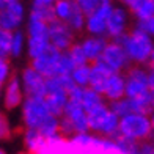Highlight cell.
I'll return each mask as SVG.
<instances>
[{
  "instance_id": "17",
  "label": "cell",
  "mask_w": 154,
  "mask_h": 154,
  "mask_svg": "<svg viewBox=\"0 0 154 154\" xmlns=\"http://www.w3.org/2000/svg\"><path fill=\"white\" fill-rule=\"evenodd\" d=\"M121 3L137 20L154 16V0H121Z\"/></svg>"
},
{
  "instance_id": "28",
  "label": "cell",
  "mask_w": 154,
  "mask_h": 154,
  "mask_svg": "<svg viewBox=\"0 0 154 154\" xmlns=\"http://www.w3.org/2000/svg\"><path fill=\"white\" fill-rule=\"evenodd\" d=\"M10 77H11V66L8 60H0V94L3 91L5 83L10 80Z\"/></svg>"
},
{
  "instance_id": "23",
  "label": "cell",
  "mask_w": 154,
  "mask_h": 154,
  "mask_svg": "<svg viewBox=\"0 0 154 154\" xmlns=\"http://www.w3.org/2000/svg\"><path fill=\"white\" fill-rule=\"evenodd\" d=\"M90 75H91V65H82V66H74L71 79L75 87L87 88L90 87Z\"/></svg>"
},
{
  "instance_id": "36",
  "label": "cell",
  "mask_w": 154,
  "mask_h": 154,
  "mask_svg": "<svg viewBox=\"0 0 154 154\" xmlns=\"http://www.w3.org/2000/svg\"><path fill=\"white\" fill-rule=\"evenodd\" d=\"M8 57H10V54L5 52L3 49H0V60H8Z\"/></svg>"
},
{
  "instance_id": "9",
  "label": "cell",
  "mask_w": 154,
  "mask_h": 154,
  "mask_svg": "<svg viewBox=\"0 0 154 154\" xmlns=\"http://www.w3.org/2000/svg\"><path fill=\"white\" fill-rule=\"evenodd\" d=\"M115 5H102L90 13L87 16V24H85V32L90 36H106L107 38V22L109 17L113 11Z\"/></svg>"
},
{
  "instance_id": "25",
  "label": "cell",
  "mask_w": 154,
  "mask_h": 154,
  "mask_svg": "<svg viewBox=\"0 0 154 154\" xmlns=\"http://www.w3.org/2000/svg\"><path fill=\"white\" fill-rule=\"evenodd\" d=\"M24 51H27V35L20 30L13 32L11 46H10V57H20Z\"/></svg>"
},
{
  "instance_id": "11",
  "label": "cell",
  "mask_w": 154,
  "mask_h": 154,
  "mask_svg": "<svg viewBox=\"0 0 154 154\" xmlns=\"http://www.w3.org/2000/svg\"><path fill=\"white\" fill-rule=\"evenodd\" d=\"M75 33L69 29L65 22L60 20H52L49 24V39H51V46L55 47L60 52H68L72 47Z\"/></svg>"
},
{
  "instance_id": "20",
  "label": "cell",
  "mask_w": 154,
  "mask_h": 154,
  "mask_svg": "<svg viewBox=\"0 0 154 154\" xmlns=\"http://www.w3.org/2000/svg\"><path fill=\"white\" fill-rule=\"evenodd\" d=\"M104 104H109L106 99H104V96L101 93L94 91L93 88H83V93H82V99H80V106L85 109L87 113H90V112L96 110L97 107L104 106Z\"/></svg>"
},
{
  "instance_id": "18",
  "label": "cell",
  "mask_w": 154,
  "mask_h": 154,
  "mask_svg": "<svg viewBox=\"0 0 154 154\" xmlns=\"http://www.w3.org/2000/svg\"><path fill=\"white\" fill-rule=\"evenodd\" d=\"M112 71L101 61L91 63V75H90V88H93L94 91L101 93L104 91V87L109 80Z\"/></svg>"
},
{
  "instance_id": "38",
  "label": "cell",
  "mask_w": 154,
  "mask_h": 154,
  "mask_svg": "<svg viewBox=\"0 0 154 154\" xmlns=\"http://www.w3.org/2000/svg\"><path fill=\"white\" fill-rule=\"evenodd\" d=\"M151 123H152V140H154V112L151 113Z\"/></svg>"
},
{
  "instance_id": "8",
  "label": "cell",
  "mask_w": 154,
  "mask_h": 154,
  "mask_svg": "<svg viewBox=\"0 0 154 154\" xmlns=\"http://www.w3.org/2000/svg\"><path fill=\"white\" fill-rule=\"evenodd\" d=\"M99 61L104 63L112 72H126L132 66L124 47L121 44L115 43V41H109V44Z\"/></svg>"
},
{
  "instance_id": "39",
  "label": "cell",
  "mask_w": 154,
  "mask_h": 154,
  "mask_svg": "<svg viewBox=\"0 0 154 154\" xmlns=\"http://www.w3.org/2000/svg\"><path fill=\"white\" fill-rule=\"evenodd\" d=\"M151 109L154 112V93H151Z\"/></svg>"
},
{
  "instance_id": "22",
  "label": "cell",
  "mask_w": 154,
  "mask_h": 154,
  "mask_svg": "<svg viewBox=\"0 0 154 154\" xmlns=\"http://www.w3.org/2000/svg\"><path fill=\"white\" fill-rule=\"evenodd\" d=\"M30 16H35L44 22L51 24L52 20H55V14H54V6L51 5H44V3H39L36 0L32 2V8H30Z\"/></svg>"
},
{
  "instance_id": "34",
  "label": "cell",
  "mask_w": 154,
  "mask_h": 154,
  "mask_svg": "<svg viewBox=\"0 0 154 154\" xmlns=\"http://www.w3.org/2000/svg\"><path fill=\"white\" fill-rule=\"evenodd\" d=\"M36 2H39V3H44V5H51V6H54L55 3L58 2V0H36Z\"/></svg>"
},
{
  "instance_id": "13",
  "label": "cell",
  "mask_w": 154,
  "mask_h": 154,
  "mask_svg": "<svg viewBox=\"0 0 154 154\" xmlns=\"http://www.w3.org/2000/svg\"><path fill=\"white\" fill-rule=\"evenodd\" d=\"M129 33V11L124 6H115L107 22V39H118Z\"/></svg>"
},
{
  "instance_id": "27",
  "label": "cell",
  "mask_w": 154,
  "mask_h": 154,
  "mask_svg": "<svg viewBox=\"0 0 154 154\" xmlns=\"http://www.w3.org/2000/svg\"><path fill=\"white\" fill-rule=\"evenodd\" d=\"M13 134V128H11V123L8 120L3 112H0V142H5L8 140Z\"/></svg>"
},
{
  "instance_id": "26",
  "label": "cell",
  "mask_w": 154,
  "mask_h": 154,
  "mask_svg": "<svg viewBox=\"0 0 154 154\" xmlns=\"http://www.w3.org/2000/svg\"><path fill=\"white\" fill-rule=\"evenodd\" d=\"M66 54H68V57L71 58V61H72L74 66L90 65L88 60H87V55H85V52H83V49H82V46H80V43H74L72 47L69 49Z\"/></svg>"
},
{
  "instance_id": "2",
  "label": "cell",
  "mask_w": 154,
  "mask_h": 154,
  "mask_svg": "<svg viewBox=\"0 0 154 154\" xmlns=\"http://www.w3.org/2000/svg\"><path fill=\"white\" fill-rule=\"evenodd\" d=\"M33 69L46 77V79H51V77H57V75H71L74 65L71 58L68 57L66 52H60L55 47H49L44 54H41L39 57H36L35 60H32Z\"/></svg>"
},
{
  "instance_id": "16",
  "label": "cell",
  "mask_w": 154,
  "mask_h": 154,
  "mask_svg": "<svg viewBox=\"0 0 154 154\" xmlns=\"http://www.w3.org/2000/svg\"><path fill=\"white\" fill-rule=\"evenodd\" d=\"M107 44H109V39L106 36H90L88 35L87 38H83L80 41V46L87 55V60L90 65L101 60Z\"/></svg>"
},
{
  "instance_id": "35",
  "label": "cell",
  "mask_w": 154,
  "mask_h": 154,
  "mask_svg": "<svg viewBox=\"0 0 154 154\" xmlns=\"http://www.w3.org/2000/svg\"><path fill=\"white\" fill-rule=\"evenodd\" d=\"M14 2H19V0H0V8H3V6L10 5V3H14Z\"/></svg>"
},
{
  "instance_id": "7",
  "label": "cell",
  "mask_w": 154,
  "mask_h": 154,
  "mask_svg": "<svg viewBox=\"0 0 154 154\" xmlns=\"http://www.w3.org/2000/svg\"><path fill=\"white\" fill-rule=\"evenodd\" d=\"M124 75H126V97H129V99H145V97L151 96L148 68L132 65L124 72Z\"/></svg>"
},
{
  "instance_id": "3",
  "label": "cell",
  "mask_w": 154,
  "mask_h": 154,
  "mask_svg": "<svg viewBox=\"0 0 154 154\" xmlns=\"http://www.w3.org/2000/svg\"><path fill=\"white\" fill-rule=\"evenodd\" d=\"M90 132L88 126V113L79 102L69 101L68 106L60 116V135L69 140L77 134Z\"/></svg>"
},
{
  "instance_id": "12",
  "label": "cell",
  "mask_w": 154,
  "mask_h": 154,
  "mask_svg": "<svg viewBox=\"0 0 154 154\" xmlns=\"http://www.w3.org/2000/svg\"><path fill=\"white\" fill-rule=\"evenodd\" d=\"M25 20V6L20 2H14L0 8V29L8 32H17Z\"/></svg>"
},
{
  "instance_id": "4",
  "label": "cell",
  "mask_w": 154,
  "mask_h": 154,
  "mask_svg": "<svg viewBox=\"0 0 154 154\" xmlns=\"http://www.w3.org/2000/svg\"><path fill=\"white\" fill-rule=\"evenodd\" d=\"M118 135L128 138L134 143H142L152 138V123L151 115L132 113L120 120V131Z\"/></svg>"
},
{
  "instance_id": "6",
  "label": "cell",
  "mask_w": 154,
  "mask_h": 154,
  "mask_svg": "<svg viewBox=\"0 0 154 154\" xmlns=\"http://www.w3.org/2000/svg\"><path fill=\"white\" fill-rule=\"evenodd\" d=\"M22 123L25 129H39L49 118L54 116L47 107L44 97H25V101L20 107Z\"/></svg>"
},
{
  "instance_id": "14",
  "label": "cell",
  "mask_w": 154,
  "mask_h": 154,
  "mask_svg": "<svg viewBox=\"0 0 154 154\" xmlns=\"http://www.w3.org/2000/svg\"><path fill=\"white\" fill-rule=\"evenodd\" d=\"M3 106L8 110H14L17 107H22V104L25 101V93H24V87L20 82V77L17 75H11L10 80L5 83L3 91Z\"/></svg>"
},
{
  "instance_id": "19",
  "label": "cell",
  "mask_w": 154,
  "mask_h": 154,
  "mask_svg": "<svg viewBox=\"0 0 154 154\" xmlns=\"http://www.w3.org/2000/svg\"><path fill=\"white\" fill-rule=\"evenodd\" d=\"M24 146L30 154H41L47 146V140L36 129H25L24 131Z\"/></svg>"
},
{
  "instance_id": "10",
  "label": "cell",
  "mask_w": 154,
  "mask_h": 154,
  "mask_svg": "<svg viewBox=\"0 0 154 154\" xmlns=\"http://www.w3.org/2000/svg\"><path fill=\"white\" fill-rule=\"evenodd\" d=\"M20 82L24 87L25 97H46L47 93V79L41 75L36 69L27 66L20 72Z\"/></svg>"
},
{
  "instance_id": "29",
  "label": "cell",
  "mask_w": 154,
  "mask_h": 154,
  "mask_svg": "<svg viewBox=\"0 0 154 154\" xmlns=\"http://www.w3.org/2000/svg\"><path fill=\"white\" fill-rule=\"evenodd\" d=\"M135 29L142 30L143 33H146L148 36L154 38V16L148 17V19H140L135 22Z\"/></svg>"
},
{
  "instance_id": "31",
  "label": "cell",
  "mask_w": 154,
  "mask_h": 154,
  "mask_svg": "<svg viewBox=\"0 0 154 154\" xmlns=\"http://www.w3.org/2000/svg\"><path fill=\"white\" fill-rule=\"evenodd\" d=\"M134 154H154V140H146L135 146Z\"/></svg>"
},
{
  "instance_id": "5",
  "label": "cell",
  "mask_w": 154,
  "mask_h": 154,
  "mask_svg": "<svg viewBox=\"0 0 154 154\" xmlns=\"http://www.w3.org/2000/svg\"><path fill=\"white\" fill-rule=\"evenodd\" d=\"M88 126L94 135L115 138L120 131V118L110 110L109 104H104L88 113Z\"/></svg>"
},
{
  "instance_id": "30",
  "label": "cell",
  "mask_w": 154,
  "mask_h": 154,
  "mask_svg": "<svg viewBox=\"0 0 154 154\" xmlns=\"http://www.w3.org/2000/svg\"><path fill=\"white\" fill-rule=\"evenodd\" d=\"M74 2L87 16L90 14V13H93L97 6H99L97 5V0H74Z\"/></svg>"
},
{
  "instance_id": "15",
  "label": "cell",
  "mask_w": 154,
  "mask_h": 154,
  "mask_svg": "<svg viewBox=\"0 0 154 154\" xmlns=\"http://www.w3.org/2000/svg\"><path fill=\"white\" fill-rule=\"evenodd\" d=\"M102 96L109 104L126 97V75L124 72H112L104 87Z\"/></svg>"
},
{
  "instance_id": "40",
  "label": "cell",
  "mask_w": 154,
  "mask_h": 154,
  "mask_svg": "<svg viewBox=\"0 0 154 154\" xmlns=\"http://www.w3.org/2000/svg\"><path fill=\"white\" fill-rule=\"evenodd\" d=\"M0 154H6V151H5V149L2 148V146H0Z\"/></svg>"
},
{
  "instance_id": "32",
  "label": "cell",
  "mask_w": 154,
  "mask_h": 154,
  "mask_svg": "<svg viewBox=\"0 0 154 154\" xmlns=\"http://www.w3.org/2000/svg\"><path fill=\"white\" fill-rule=\"evenodd\" d=\"M11 38H13V32L0 29V49H3L8 54H10V46H11Z\"/></svg>"
},
{
  "instance_id": "1",
  "label": "cell",
  "mask_w": 154,
  "mask_h": 154,
  "mask_svg": "<svg viewBox=\"0 0 154 154\" xmlns=\"http://www.w3.org/2000/svg\"><path fill=\"white\" fill-rule=\"evenodd\" d=\"M112 41H115V43L121 44L124 47V51L128 54L132 65L145 66L149 63V58H151L152 51H154V38L148 36L142 30H138L134 27L124 36L118 38V39H112Z\"/></svg>"
},
{
  "instance_id": "24",
  "label": "cell",
  "mask_w": 154,
  "mask_h": 154,
  "mask_svg": "<svg viewBox=\"0 0 154 154\" xmlns=\"http://www.w3.org/2000/svg\"><path fill=\"white\" fill-rule=\"evenodd\" d=\"M110 110L113 112V113L120 118H124L128 115H132L135 113V107H134V101L129 99V97H123L120 101H115V102H110L109 104Z\"/></svg>"
},
{
  "instance_id": "37",
  "label": "cell",
  "mask_w": 154,
  "mask_h": 154,
  "mask_svg": "<svg viewBox=\"0 0 154 154\" xmlns=\"http://www.w3.org/2000/svg\"><path fill=\"white\" fill-rule=\"evenodd\" d=\"M148 69H151V71H154V51H152V55L149 58V63H148Z\"/></svg>"
},
{
  "instance_id": "21",
  "label": "cell",
  "mask_w": 154,
  "mask_h": 154,
  "mask_svg": "<svg viewBox=\"0 0 154 154\" xmlns=\"http://www.w3.org/2000/svg\"><path fill=\"white\" fill-rule=\"evenodd\" d=\"M79 8L75 5L74 0H58L57 3L54 5V14H55V19L60 20V22H65L68 24L71 16L74 14V11Z\"/></svg>"
},
{
  "instance_id": "33",
  "label": "cell",
  "mask_w": 154,
  "mask_h": 154,
  "mask_svg": "<svg viewBox=\"0 0 154 154\" xmlns=\"http://www.w3.org/2000/svg\"><path fill=\"white\" fill-rule=\"evenodd\" d=\"M148 80H149V90H151V93H154V71H151V69H149Z\"/></svg>"
}]
</instances>
